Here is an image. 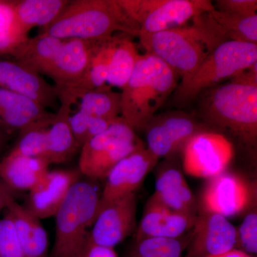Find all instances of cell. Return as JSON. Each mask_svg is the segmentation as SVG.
Segmentation results:
<instances>
[{
	"label": "cell",
	"instance_id": "d590c367",
	"mask_svg": "<svg viewBox=\"0 0 257 257\" xmlns=\"http://www.w3.org/2000/svg\"><path fill=\"white\" fill-rule=\"evenodd\" d=\"M82 257H118L114 248L88 242Z\"/></svg>",
	"mask_w": 257,
	"mask_h": 257
},
{
	"label": "cell",
	"instance_id": "8d00e7d4",
	"mask_svg": "<svg viewBox=\"0 0 257 257\" xmlns=\"http://www.w3.org/2000/svg\"><path fill=\"white\" fill-rule=\"evenodd\" d=\"M231 82L257 86V63L253 64L238 75L235 76Z\"/></svg>",
	"mask_w": 257,
	"mask_h": 257
},
{
	"label": "cell",
	"instance_id": "5b68a950",
	"mask_svg": "<svg viewBox=\"0 0 257 257\" xmlns=\"http://www.w3.org/2000/svg\"><path fill=\"white\" fill-rule=\"evenodd\" d=\"M95 186L79 179L55 214V239L48 257H82L99 209Z\"/></svg>",
	"mask_w": 257,
	"mask_h": 257
},
{
	"label": "cell",
	"instance_id": "4316f807",
	"mask_svg": "<svg viewBox=\"0 0 257 257\" xmlns=\"http://www.w3.org/2000/svg\"><path fill=\"white\" fill-rule=\"evenodd\" d=\"M68 0H23L15 1V18L20 31L28 37L30 30L45 28L69 4Z\"/></svg>",
	"mask_w": 257,
	"mask_h": 257
},
{
	"label": "cell",
	"instance_id": "3957f363",
	"mask_svg": "<svg viewBox=\"0 0 257 257\" xmlns=\"http://www.w3.org/2000/svg\"><path fill=\"white\" fill-rule=\"evenodd\" d=\"M192 20V26L139 35L146 53L163 61L182 79L193 73L224 42L204 23L202 15Z\"/></svg>",
	"mask_w": 257,
	"mask_h": 257
},
{
	"label": "cell",
	"instance_id": "ab89813d",
	"mask_svg": "<svg viewBox=\"0 0 257 257\" xmlns=\"http://www.w3.org/2000/svg\"><path fill=\"white\" fill-rule=\"evenodd\" d=\"M5 142V135L4 130L0 128V149L3 147Z\"/></svg>",
	"mask_w": 257,
	"mask_h": 257
},
{
	"label": "cell",
	"instance_id": "e575fe53",
	"mask_svg": "<svg viewBox=\"0 0 257 257\" xmlns=\"http://www.w3.org/2000/svg\"><path fill=\"white\" fill-rule=\"evenodd\" d=\"M216 10L231 14L251 16L256 15V0H218Z\"/></svg>",
	"mask_w": 257,
	"mask_h": 257
},
{
	"label": "cell",
	"instance_id": "1f68e13d",
	"mask_svg": "<svg viewBox=\"0 0 257 257\" xmlns=\"http://www.w3.org/2000/svg\"><path fill=\"white\" fill-rule=\"evenodd\" d=\"M184 248L179 239L152 238L135 241L126 257H181Z\"/></svg>",
	"mask_w": 257,
	"mask_h": 257
},
{
	"label": "cell",
	"instance_id": "44dd1931",
	"mask_svg": "<svg viewBox=\"0 0 257 257\" xmlns=\"http://www.w3.org/2000/svg\"><path fill=\"white\" fill-rule=\"evenodd\" d=\"M13 226L25 257H48L49 239L41 219L13 197L5 209Z\"/></svg>",
	"mask_w": 257,
	"mask_h": 257
},
{
	"label": "cell",
	"instance_id": "9c48e42d",
	"mask_svg": "<svg viewBox=\"0 0 257 257\" xmlns=\"http://www.w3.org/2000/svg\"><path fill=\"white\" fill-rule=\"evenodd\" d=\"M192 115L183 111H171L155 115L145 126L147 148L157 158L170 157L194 135L205 131Z\"/></svg>",
	"mask_w": 257,
	"mask_h": 257
},
{
	"label": "cell",
	"instance_id": "9a60e30c",
	"mask_svg": "<svg viewBox=\"0 0 257 257\" xmlns=\"http://www.w3.org/2000/svg\"><path fill=\"white\" fill-rule=\"evenodd\" d=\"M80 175L79 171L49 170L30 191L25 207L40 219L55 216Z\"/></svg>",
	"mask_w": 257,
	"mask_h": 257
},
{
	"label": "cell",
	"instance_id": "603a6c76",
	"mask_svg": "<svg viewBox=\"0 0 257 257\" xmlns=\"http://www.w3.org/2000/svg\"><path fill=\"white\" fill-rule=\"evenodd\" d=\"M45 159L10 153L0 161V181L13 192L32 190L49 172Z\"/></svg>",
	"mask_w": 257,
	"mask_h": 257
},
{
	"label": "cell",
	"instance_id": "cb8c5ba5",
	"mask_svg": "<svg viewBox=\"0 0 257 257\" xmlns=\"http://www.w3.org/2000/svg\"><path fill=\"white\" fill-rule=\"evenodd\" d=\"M71 107L69 104L60 103V109L54 115L47 130L45 160L50 165L67 162L80 150L69 124Z\"/></svg>",
	"mask_w": 257,
	"mask_h": 257
},
{
	"label": "cell",
	"instance_id": "f35d334b",
	"mask_svg": "<svg viewBox=\"0 0 257 257\" xmlns=\"http://www.w3.org/2000/svg\"><path fill=\"white\" fill-rule=\"evenodd\" d=\"M209 257H251L247 253L241 251V250L238 249V248H233L230 251H226V252L220 253V254L214 255Z\"/></svg>",
	"mask_w": 257,
	"mask_h": 257
},
{
	"label": "cell",
	"instance_id": "2e32d148",
	"mask_svg": "<svg viewBox=\"0 0 257 257\" xmlns=\"http://www.w3.org/2000/svg\"><path fill=\"white\" fill-rule=\"evenodd\" d=\"M103 40H64L46 74L56 89L71 87L82 77Z\"/></svg>",
	"mask_w": 257,
	"mask_h": 257
},
{
	"label": "cell",
	"instance_id": "484cf974",
	"mask_svg": "<svg viewBox=\"0 0 257 257\" xmlns=\"http://www.w3.org/2000/svg\"><path fill=\"white\" fill-rule=\"evenodd\" d=\"M205 23L224 42L257 45V15L242 16L214 10L202 15Z\"/></svg>",
	"mask_w": 257,
	"mask_h": 257
},
{
	"label": "cell",
	"instance_id": "5bb4252c",
	"mask_svg": "<svg viewBox=\"0 0 257 257\" xmlns=\"http://www.w3.org/2000/svg\"><path fill=\"white\" fill-rule=\"evenodd\" d=\"M214 8L209 0H152L149 13L139 25V35L182 28Z\"/></svg>",
	"mask_w": 257,
	"mask_h": 257
},
{
	"label": "cell",
	"instance_id": "7c38bea8",
	"mask_svg": "<svg viewBox=\"0 0 257 257\" xmlns=\"http://www.w3.org/2000/svg\"><path fill=\"white\" fill-rule=\"evenodd\" d=\"M159 160L144 145L120 160L106 176L99 207L135 193Z\"/></svg>",
	"mask_w": 257,
	"mask_h": 257
},
{
	"label": "cell",
	"instance_id": "8992f818",
	"mask_svg": "<svg viewBox=\"0 0 257 257\" xmlns=\"http://www.w3.org/2000/svg\"><path fill=\"white\" fill-rule=\"evenodd\" d=\"M257 63V45L223 42L207 56L193 73L182 79L174 92L175 104L190 102L201 93L229 77H234Z\"/></svg>",
	"mask_w": 257,
	"mask_h": 257
},
{
	"label": "cell",
	"instance_id": "ffe728a7",
	"mask_svg": "<svg viewBox=\"0 0 257 257\" xmlns=\"http://www.w3.org/2000/svg\"><path fill=\"white\" fill-rule=\"evenodd\" d=\"M119 34V33H118ZM117 34L101 42L82 77L71 87L56 89L60 103L73 105L86 93L107 86L108 71Z\"/></svg>",
	"mask_w": 257,
	"mask_h": 257
},
{
	"label": "cell",
	"instance_id": "836d02e7",
	"mask_svg": "<svg viewBox=\"0 0 257 257\" xmlns=\"http://www.w3.org/2000/svg\"><path fill=\"white\" fill-rule=\"evenodd\" d=\"M237 232L236 246L244 252L256 254L257 252V213L252 211L245 216Z\"/></svg>",
	"mask_w": 257,
	"mask_h": 257
},
{
	"label": "cell",
	"instance_id": "8fae6325",
	"mask_svg": "<svg viewBox=\"0 0 257 257\" xmlns=\"http://www.w3.org/2000/svg\"><path fill=\"white\" fill-rule=\"evenodd\" d=\"M136 193L106 203L98 209L89 231V242L114 248L135 231Z\"/></svg>",
	"mask_w": 257,
	"mask_h": 257
},
{
	"label": "cell",
	"instance_id": "52a82bcc",
	"mask_svg": "<svg viewBox=\"0 0 257 257\" xmlns=\"http://www.w3.org/2000/svg\"><path fill=\"white\" fill-rule=\"evenodd\" d=\"M143 145L135 132L119 116L105 131L81 147L79 172L90 179L106 178L116 164Z\"/></svg>",
	"mask_w": 257,
	"mask_h": 257
},
{
	"label": "cell",
	"instance_id": "f546056e",
	"mask_svg": "<svg viewBox=\"0 0 257 257\" xmlns=\"http://www.w3.org/2000/svg\"><path fill=\"white\" fill-rule=\"evenodd\" d=\"M54 115L37 120L24 128L10 153L21 156L45 159L46 153L47 130Z\"/></svg>",
	"mask_w": 257,
	"mask_h": 257
},
{
	"label": "cell",
	"instance_id": "f1b7e54d",
	"mask_svg": "<svg viewBox=\"0 0 257 257\" xmlns=\"http://www.w3.org/2000/svg\"><path fill=\"white\" fill-rule=\"evenodd\" d=\"M109 85L84 94L79 99V110L92 117L114 121L121 113V93Z\"/></svg>",
	"mask_w": 257,
	"mask_h": 257
},
{
	"label": "cell",
	"instance_id": "d6986e66",
	"mask_svg": "<svg viewBox=\"0 0 257 257\" xmlns=\"http://www.w3.org/2000/svg\"><path fill=\"white\" fill-rule=\"evenodd\" d=\"M197 216L181 214L147 203L135 241L152 238L177 239L192 229Z\"/></svg>",
	"mask_w": 257,
	"mask_h": 257
},
{
	"label": "cell",
	"instance_id": "6da1fadb",
	"mask_svg": "<svg viewBox=\"0 0 257 257\" xmlns=\"http://www.w3.org/2000/svg\"><path fill=\"white\" fill-rule=\"evenodd\" d=\"M117 33L139 36L140 26L118 0L69 1L60 15L39 34L61 40H100Z\"/></svg>",
	"mask_w": 257,
	"mask_h": 257
},
{
	"label": "cell",
	"instance_id": "ba28073f",
	"mask_svg": "<svg viewBox=\"0 0 257 257\" xmlns=\"http://www.w3.org/2000/svg\"><path fill=\"white\" fill-rule=\"evenodd\" d=\"M234 150L221 134L202 132L193 136L183 148V168L191 177L211 179L224 173Z\"/></svg>",
	"mask_w": 257,
	"mask_h": 257
},
{
	"label": "cell",
	"instance_id": "83f0119b",
	"mask_svg": "<svg viewBox=\"0 0 257 257\" xmlns=\"http://www.w3.org/2000/svg\"><path fill=\"white\" fill-rule=\"evenodd\" d=\"M132 36L117 34L108 71L106 84L122 89L133 74L140 54Z\"/></svg>",
	"mask_w": 257,
	"mask_h": 257
},
{
	"label": "cell",
	"instance_id": "74e56055",
	"mask_svg": "<svg viewBox=\"0 0 257 257\" xmlns=\"http://www.w3.org/2000/svg\"><path fill=\"white\" fill-rule=\"evenodd\" d=\"M13 197V192L0 181V211L6 209Z\"/></svg>",
	"mask_w": 257,
	"mask_h": 257
},
{
	"label": "cell",
	"instance_id": "30bf717a",
	"mask_svg": "<svg viewBox=\"0 0 257 257\" xmlns=\"http://www.w3.org/2000/svg\"><path fill=\"white\" fill-rule=\"evenodd\" d=\"M252 192L246 179L224 172L206 183L200 198V211L226 218L238 215L251 205Z\"/></svg>",
	"mask_w": 257,
	"mask_h": 257
},
{
	"label": "cell",
	"instance_id": "4fadbf2b",
	"mask_svg": "<svg viewBox=\"0 0 257 257\" xmlns=\"http://www.w3.org/2000/svg\"><path fill=\"white\" fill-rule=\"evenodd\" d=\"M186 257H209L236 248V228L227 218L200 211Z\"/></svg>",
	"mask_w": 257,
	"mask_h": 257
},
{
	"label": "cell",
	"instance_id": "7a4b0ae2",
	"mask_svg": "<svg viewBox=\"0 0 257 257\" xmlns=\"http://www.w3.org/2000/svg\"><path fill=\"white\" fill-rule=\"evenodd\" d=\"M179 78L163 61L147 53L140 55L131 77L121 89V117L134 131L145 130L175 92Z\"/></svg>",
	"mask_w": 257,
	"mask_h": 257
},
{
	"label": "cell",
	"instance_id": "7402d4cb",
	"mask_svg": "<svg viewBox=\"0 0 257 257\" xmlns=\"http://www.w3.org/2000/svg\"><path fill=\"white\" fill-rule=\"evenodd\" d=\"M52 114L37 101L0 87V128L5 132H20Z\"/></svg>",
	"mask_w": 257,
	"mask_h": 257
},
{
	"label": "cell",
	"instance_id": "4dcf8cb0",
	"mask_svg": "<svg viewBox=\"0 0 257 257\" xmlns=\"http://www.w3.org/2000/svg\"><path fill=\"white\" fill-rule=\"evenodd\" d=\"M15 1L0 0V57L10 56L28 37L20 31L15 18Z\"/></svg>",
	"mask_w": 257,
	"mask_h": 257
},
{
	"label": "cell",
	"instance_id": "d4e9b609",
	"mask_svg": "<svg viewBox=\"0 0 257 257\" xmlns=\"http://www.w3.org/2000/svg\"><path fill=\"white\" fill-rule=\"evenodd\" d=\"M64 40L39 34L18 47L11 56L15 62L40 74L46 75Z\"/></svg>",
	"mask_w": 257,
	"mask_h": 257
},
{
	"label": "cell",
	"instance_id": "e0dca14e",
	"mask_svg": "<svg viewBox=\"0 0 257 257\" xmlns=\"http://www.w3.org/2000/svg\"><path fill=\"white\" fill-rule=\"evenodd\" d=\"M0 87L27 96L46 109L58 99L55 86L15 61L0 60Z\"/></svg>",
	"mask_w": 257,
	"mask_h": 257
},
{
	"label": "cell",
	"instance_id": "ac0fdd59",
	"mask_svg": "<svg viewBox=\"0 0 257 257\" xmlns=\"http://www.w3.org/2000/svg\"><path fill=\"white\" fill-rule=\"evenodd\" d=\"M181 214L197 215L195 197L181 171L174 167L162 169L155 183V191L148 202Z\"/></svg>",
	"mask_w": 257,
	"mask_h": 257
},
{
	"label": "cell",
	"instance_id": "277c9868",
	"mask_svg": "<svg viewBox=\"0 0 257 257\" xmlns=\"http://www.w3.org/2000/svg\"><path fill=\"white\" fill-rule=\"evenodd\" d=\"M201 114L209 126L248 147L257 140V86L230 82L206 91Z\"/></svg>",
	"mask_w": 257,
	"mask_h": 257
},
{
	"label": "cell",
	"instance_id": "d6a6232c",
	"mask_svg": "<svg viewBox=\"0 0 257 257\" xmlns=\"http://www.w3.org/2000/svg\"><path fill=\"white\" fill-rule=\"evenodd\" d=\"M0 257H25L13 221L6 211L0 219Z\"/></svg>",
	"mask_w": 257,
	"mask_h": 257
}]
</instances>
